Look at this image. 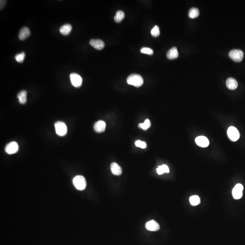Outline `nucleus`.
I'll list each match as a JSON object with an SVG mask.
<instances>
[{
  "instance_id": "obj_1",
  "label": "nucleus",
  "mask_w": 245,
  "mask_h": 245,
  "mask_svg": "<svg viewBox=\"0 0 245 245\" xmlns=\"http://www.w3.org/2000/svg\"><path fill=\"white\" fill-rule=\"evenodd\" d=\"M128 84L136 87H139L144 83V79L140 75L138 74H132L128 77L127 79Z\"/></svg>"
},
{
  "instance_id": "obj_2",
  "label": "nucleus",
  "mask_w": 245,
  "mask_h": 245,
  "mask_svg": "<svg viewBox=\"0 0 245 245\" xmlns=\"http://www.w3.org/2000/svg\"><path fill=\"white\" fill-rule=\"evenodd\" d=\"M74 186L79 190H83L86 187V181L85 177L81 175L75 177L73 179Z\"/></svg>"
},
{
  "instance_id": "obj_3",
  "label": "nucleus",
  "mask_w": 245,
  "mask_h": 245,
  "mask_svg": "<svg viewBox=\"0 0 245 245\" xmlns=\"http://www.w3.org/2000/svg\"><path fill=\"white\" fill-rule=\"evenodd\" d=\"M54 127L55 132L58 135L60 136H64L67 134V126L63 122H56L54 124Z\"/></svg>"
},
{
  "instance_id": "obj_4",
  "label": "nucleus",
  "mask_w": 245,
  "mask_h": 245,
  "mask_svg": "<svg viewBox=\"0 0 245 245\" xmlns=\"http://www.w3.org/2000/svg\"><path fill=\"white\" fill-rule=\"evenodd\" d=\"M229 56L234 61L240 62L243 59L244 53L242 50L234 49L229 52Z\"/></svg>"
},
{
  "instance_id": "obj_5",
  "label": "nucleus",
  "mask_w": 245,
  "mask_h": 245,
  "mask_svg": "<svg viewBox=\"0 0 245 245\" xmlns=\"http://www.w3.org/2000/svg\"><path fill=\"white\" fill-rule=\"evenodd\" d=\"M227 133L228 137L232 141L235 142L240 138V133L237 128L234 127H230L228 128Z\"/></svg>"
},
{
  "instance_id": "obj_6",
  "label": "nucleus",
  "mask_w": 245,
  "mask_h": 245,
  "mask_svg": "<svg viewBox=\"0 0 245 245\" xmlns=\"http://www.w3.org/2000/svg\"><path fill=\"white\" fill-rule=\"evenodd\" d=\"M70 79L73 86L76 88H79L82 85V77L79 74L72 73L70 75Z\"/></svg>"
},
{
  "instance_id": "obj_7",
  "label": "nucleus",
  "mask_w": 245,
  "mask_h": 245,
  "mask_svg": "<svg viewBox=\"0 0 245 245\" xmlns=\"http://www.w3.org/2000/svg\"><path fill=\"white\" fill-rule=\"evenodd\" d=\"M243 189V186L241 184H237L235 186L232 191V194L235 199H240L242 198Z\"/></svg>"
},
{
  "instance_id": "obj_8",
  "label": "nucleus",
  "mask_w": 245,
  "mask_h": 245,
  "mask_svg": "<svg viewBox=\"0 0 245 245\" xmlns=\"http://www.w3.org/2000/svg\"><path fill=\"white\" fill-rule=\"evenodd\" d=\"M19 149L18 144L16 142H12L6 145L5 147V151L9 154L16 153Z\"/></svg>"
},
{
  "instance_id": "obj_9",
  "label": "nucleus",
  "mask_w": 245,
  "mask_h": 245,
  "mask_svg": "<svg viewBox=\"0 0 245 245\" xmlns=\"http://www.w3.org/2000/svg\"><path fill=\"white\" fill-rule=\"evenodd\" d=\"M195 142L199 146L202 148H206L209 145V141L207 137L205 136H198L196 138Z\"/></svg>"
},
{
  "instance_id": "obj_10",
  "label": "nucleus",
  "mask_w": 245,
  "mask_h": 245,
  "mask_svg": "<svg viewBox=\"0 0 245 245\" xmlns=\"http://www.w3.org/2000/svg\"><path fill=\"white\" fill-rule=\"evenodd\" d=\"M145 227L147 230L152 232L158 231L160 229L159 225L154 220H151L147 222L145 225Z\"/></svg>"
},
{
  "instance_id": "obj_11",
  "label": "nucleus",
  "mask_w": 245,
  "mask_h": 245,
  "mask_svg": "<svg viewBox=\"0 0 245 245\" xmlns=\"http://www.w3.org/2000/svg\"><path fill=\"white\" fill-rule=\"evenodd\" d=\"M89 44L93 47L98 50H102L105 46L104 42L100 39L91 40L89 42Z\"/></svg>"
},
{
  "instance_id": "obj_12",
  "label": "nucleus",
  "mask_w": 245,
  "mask_h": 245,
  "mask_svg": "<svg viewBox=\"0 0 245 245\" xmlns=\"http://www.w3.org/2000/svg\"><path fill=\"white\" fill-rule=\"evenodd\" d=\"M106 128V123L103 121H99L95 123L94 129L97 133H100L104 131Z\"/></svg>"
},
{
  "instance_id": "obj_13",
  "label": "nucleus",
  "mask_w": 245,
  "mask_h": 245,
  "mask_svg": "<svg viewBox=\"0 0 245 245\" xmlns=\"http://www.w3.org/2000/svg\"><path fill=\"white\" fill-rule=\"evenodd\" d=\"M30 35V30L27 27H23L21 29L19 33V39L22 40H24L27 38Z\"/></svg>"
},
{
  "instance_id": "obj_14",
  "label": "nucleus",
  "mask_w": 245,
  "mask_h": 245,
  "mask_svg": "<svg viewBox=\"0 0 245 245\" xmlns=\"http://www.w3.org/2000/svg\"><path fill=\"white\" fill-rule=\"evenodd\" d=\"M226 86L229 89L234 90L237 88L238 83L237 81L233 78H229L226 81Z\"/></svg>"
},
{
  "instance_id": "obj_15",
  "label": "nucleus",
  "mask_w": 245,
  "mask_h": 245,
  "mask_svg": "<svg viewBox=\"0 0 245 245\" xmlns=\"http://www.w3.org/2000/svg\"><path fill=\"white\" fill-rule=\"evenodd\" d=\"M110 168L112 173L115 175H121L122 173V168L116 163H113L111 164Z\"/></svg>"
},
{
  "instance_id": "obj_16",
  "label": "nucleus",
  "mask_w": 245,
  "mask_h": 245,
  "mask_svg": "<svg viewBox=\"0 0 245 245\" xmlns=\"http://www.w3.org/2000/svg\"><path fill=\"white\" fill-rule=\"evenodd\" d=\"M72 29V25L70 24H65L63 25L60 29V33L64 36L69 35Z\"/></svg>"
},
{
  "instance_id": "obj_17",
  "label": "nucleus",
  "mask_w": 245,
  "mask_h": 245,
  "mask_svg": "<svg viewBox=\"0 0 245 245\" xmlns=\"http://www.w3.org/2000/svg\"><path fill=\"white\" fill-rule=\"evenodd\" d=\"M167 57L170 60H174L178 57V53L177 48L176 47H173L170 49L167 53Z\"/></svg>"
},
{
  "instance_id": "obj_18",
  "label": "nucleus",
  "mask_w": 245,
  "mask_h": 245,
  "mask_svg": "<svg viewBox=\"0 0 245 245\" xmlns=\"http://www.w3.org/2000/svg\"><path fill=\"white\" fill-rule=\"evenodd\" d=\"M19 102L21 104H24L27 101V92L26 90H23L20 91L17 96Z\"/></svg>"
},
{
  "instance_id": "obj_19",
  "label": "nucleus",
  "mask_w": 245,
  "mask_h": 245,
  "mask_svg": "<svg viewBox=\"0 0 245 245\" xmlns=\"http://www.w3.org/2000/svg\"><path fill=\"white\" fill-rule=\"evenodd\" d=\"M125 17V14L122 11H117L116 15L114 16V20L117 23H120L121 22Z\"/></svg>"
},
{
  "instance_id": "obj_20",
  "label": "nucleus",
  "mask_w": 245,
  "mask_h": 245,
  "mask_svg": "<svg viewBox=\"0 0 245 245\" xmlns=\"http://www.w3.org/2000/svg\"><path fill=\"white\" fill-rule=\"evenodd\" d=\"M199 15V11L198 8H191L188 12V16L192 19L197 18Z\"/></svg>"
},
{
  "instance_id": "obj_21",
  "label": "nucleus",
  "mask_w": 245,
  "mask_h": 245,
  "mask_svg": "<svg viewBox=\"0 0 245 245\" xmlns=\"http://www.w3.org/2000/svg\"><path fill=\"white\" fill-rule=\"evenodd\" d=\"M157 172L159 175H161L164 173H170V169L166 165H163L159 166L157 169Z\"/></svg>"
},
{
  "instance_id": "obj_22",
  "label": "nucleus",
  "mask_w": 245,
  "mask_h": 245,
  "mask_svg": "<svg viewBox=\"0 0 245 245\" xmlns=\"http://www.w3.org/2000/svg\"><path fill=\"white\" fill-rule=\"evenodd\" d=\"M189 201L192 206H197L200 203V198L198 196H192L189 198Z\"/></svg>"
},
{
  "instance_id": "obj_23",
  "label": "nucleus",
  "mask_w": 245,
  "mask_h": 245,
  "mask_svg": "<svg viewBox=\"0 0 245 245\" xmlns=\"http://www.w3.org/2000/svg\"><path fill=\"white\" fill-rule=\"evenodd\" d=\"M151 126V123L149 119L145 120L144 123H141L138 124V127L139 128H142L143 130H146L148 128H149Z\"/></svg>"
},
{
  "instance_id": "obj_24",
  "label": "nucleus",
  "mask_w": 245,
  "mask_h": 245,
  "mask_svg": "<svg viewBox=\"0 0 245 245\" xmlns=\"http://www.w3.org/2000/svg\"><path fill=\"white\" fill-rule=\"evenodd\" d=\"M151 34L154 37H158L160 35L159 27L158 26H154L151 30Z\"/></svg>"
},
{
  "instance_id": "obj_25",
  "label": "nucleus",
  "mask_w": 245,
  "mask_h": 245,
  "mask_svg": "<svg viewBox=\"0 0 245 245\" xmlns=\"http://www.w3.org/2000/svg\"><path fill=\"white\" fill-rule=\"evenodd\" d=\"M26 54L23 52L21 53L17 54L15 56V59L18 62L22 63L24 60Z\"/></svg>"
},
{
  "instance_id": "obj_26",
  "label": "nucleus",
  "mask_w": 245,
  "mask_h": 245,
  "mask_svg": "<svg viewBox=\"0 0 245 245\" xmlns=\"http://www.w3.org/2000/svg\"><path fill=\"white\" fill-rule=\"evenodd\" d=\"M135 145L136 146L139 147L141 149H145L147 147L146 143L141 140H137L135 143Z\"/></svg>"
},
{
  "instance_id": "obj_27",
  "label": "nucleus",
  "mask_w": 245,
  "mask_h": 245,
  "mask_svg": "<svg viewBox=\"0 0 245 245\" xmlns=\"http://www.w3.org/2000/svg\"><path fill=\"white\" fill-rule=\"evenodd\" d=\"M141 52L142 53L146 54H149V55H152L153 54V51L152 49L147 47H144L141 49Z\"/></svg>"
},
{
  "instance_id": "obj_28",
  "label": "nucleus",
  "mask_w": 245,
  "mask_h": 245,
  "mask_svg": "<svg viewBox=\"0 0 245 245\" xmlns=\"http://www.w3.org/2000/svg\"><path fill=\"white\" fill-rule=\"evenodd\" d=\"M6 2V1H1V9H2V8L3 7V6H4L5 4H4L3 3H5Z\"/></svg>"
}]
</instances>
